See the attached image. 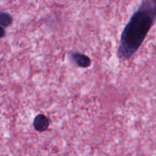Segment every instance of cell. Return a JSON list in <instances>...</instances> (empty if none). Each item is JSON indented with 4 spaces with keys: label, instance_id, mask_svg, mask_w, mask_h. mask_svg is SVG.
I'll return each instance as SVG.
<instances>
[{
    "label": "cell",
    "instance_id": "6da1fadb",
    "mask_svg": "<svg viewBox=\"0 0 156 156\" xmlns=\"http://www.w3.org/2000/svg\"><path fill=\"white\" fill-rule=\"evenodd\" d=\"M155 18L156 1H143L122 32L117 51L119 58L126 60L135 54L146 39Z\"/></svg>",
    "mask_w": 156,
    "mask_h": 156
},
{
    "label": "cell",
    "instance_id": "3957f363",
    "mask_svg": "<svg viewBox=\"0 0 156 156\" xmlns=\"http://www.w3.org/2000/svg\"><path fill=\"white\" fill-rule=\"evenodd\" d=\"M72 58L78 66L81 67H88L91 65V59L86 55L80 53H74L72 54Z\"/></svg>",
    "mask_w": 156,
    "mask_h": 156
},
{
    "label": "cell",
    "instance_id": "5b68a950",
    "mask_svg": "<svg viewBox=\"0 0 156 156\" xmlns=\"http://www.w3.org/2000/svg\"><path fill=\"white\" fill-rule=\"evenodd\" d=\"M5 31L4 27L0 26V38L3 37L5 36Z\"/></svg>",
    "mask_w": 156,
    "mask_h": 156
},
{
    "label": "cell",
    "instance_id": "277c9868",
    "mask_svg": "<svg viewBox=\"0 0 156 156\" xmlns=\"http://www.w3.org/2000/svg\"><path fill=\"white\" fill-rule=\"evenodd\" d=\"M13 18L8 12H0V26L2 27H9L12 24Z\"/></svg>",
    "mask_w": 156,
    "mask_h": 156
},
{
    "label": "cell",
    "instance_id": "7a4b0ae2",
    "mask_svg": "<svg viewBox=\"0 0 156 156\" xmlns=\"http://www.w3.org/2000/svg\"><path fill=\"white\" fill-rule=\"evenodd\" d=\"M34 127L38 132H44L48 128L50 125V120L46 116L43 114H38L34 120Z\"/></svg>",
    "mask_w": 156,
    "mask_h": 156
}]
</instances>
